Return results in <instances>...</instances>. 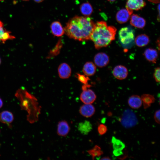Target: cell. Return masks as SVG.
<instances>
[{
  "label": "cell",
  "instance_id": "cell-16",
  "mask_svg": "<svg viewBox=\"0 0 160 160\" xmlns=\"http://www.w3.org/2000/svg\"><path fill=\"white\" fill-rule=\"evenodd\" d=\"M15 37L11 34V32L6 30L3 23L0 20V42L4 43L9 39H13Z\"/></svg>",
  "mask_w": 160,
  "mask_h": 160
},
{
  "label": "cell",
  "instance_id": "cell-18",
  "mask_svg": "<svg viewBox=\"0 0 160 160\" xmlns=\"http://www.w3.org/2000/svg\"><path fill=\"white\" fill-rule=\"evenodd\" d=\"M128 103L129 105L132 108L137 109L142 105V101L141 98L139 96L134 95L129 97Z\"/></svg>",
  "mask_w": 160,
  "mask_h": 160
},
{
  "label": "cell",
  "instance_id": "cell-13",
  "mask_svg": "<svg viewBox=\"0 0 160 160\" xmlns=\"http://www.w3.org/2000/svg\"><path fill=\"white\" fill-rule=\"evenodd\" d=\"M131 14L126 9H121L116 13V20L121 24L125 23L128 20Z\"/></svg>",
  "mask_w": 160,
  "mask_h": 160
},
{
  "label": "cell",
  "instance_id": "cell-33",
  "mask_svg": "<svg viewBox=\"0 0 160 160\" xmlns=\"http://www.w3.org/2000/svg\"><path fill=\"white\" fill-rule=\"evenodd\" d=\"M111 159L108 157H103L100 159V160H111Z\"/></svg>",
  "mask_w": 160,
  "mask_h": 160
},
{
  "label": "cell",
  "instance_id": "cell-27",
  "mask_svg": "<svg viewBox=\"0 0 160 160\" xmlns=\"http://www.w3.org/2000/svg\"><path fill=\"white\" fill-rule=\"evenodd\" d=\"M78 80L83 84H88V82L90 80L88 76L84 74H82L79 73H77L76 75Z\"/></svg>",
  "mask_w": 160,
  "mask_h": 160
},
{
  "label": "cell",
  "instance_id": "cell-2",
  "mask_svg": "<svg viewBox=\"0 0 160 160\" xmlns=\"http://www.w3.org/2000/svg\"><path fill=\"white\" fill-rule=\"evenodd\" d=\"M116 31L115 27L108 26L105 22L99 21L95 24L90 39L99 49L107 46L115 39Z\"/></svg>",
  "mask_w": 160,
  "mask_h": 160
},
{
  "label": "cell",
  "instance_id": "cell-15",
  "mask_svg": "<svg viewBox=\"0 0 160 160\" xmlns=\"http://www.w3.org/2000/svg\"><path fill=\"white\" fill-rule=\"evenodd\" d=\"M50 28L52 34L56 36H61L65 32L64 29L59 21L53 22L51 25Z\"/></svg>",
  "mask_w": 160,
  "mask_h": 160
},
{
  "label": "cell",
  "instance_id": "cell-11",
  "mask_svg": "<svg viewBox=\"0 0 160 160\" xmlns=\"http://www.w3.org/2000/svg\"><path fill=\"white\" fill-rule=\"evenodd\" d=\"M143 55L148 61L153 63H156L158 57V52L156 49L147 48L144 51Z\"/></svg>",
  "mask_w": 160,
  "mask_h": 160
},
{
  "label": "cell",
  "instance_id": "cell-3",
  "mask_svg": "<svg viewBox=\"0 0 160 160\" xmlns=\"http://www.w3.org/2000/svg\"><path fill=\"white\" fill-rule=\"evenodd\" d=\"M121 122L123 126L128 128L135 126L138 120L134 113L131 110L127 109L123 113Z\"/></svg>",
  "mask_w": 160,
  "mask_h": 160
},
{
  "label": "cell",
  "instance_id": "cell-12",
  "mask_svg": "<svg viewBox=\"0 0 160 160\" xmlns=\"http://www.w3.org/2000/svg\"><path fill=\"white\" fill-rule=\"evenodd\" d=\"M70 130V126L66 121L62 120L59 122L57 129V133L59 136H66L69 132Z\"/></svg>",
  "mask_w": 160,
  "mask_h": 160
},
{
  "label": "cell",
  "instance_id": "cell-24",
  "mask_svg": "<svg viewBox=\"0 0 160 160\" xmlns=\"http://www.w3.org/2000/svg\"><path fill=\"white\" fill-rule=\"evenodd\" d=\"M111 142L114 150L122 151L125 147V146L124 143L114 136L112 137Z\"/></svg>",
  "mask_w": 160,
  "mask_h": 160
},
{
  "label": "cell",
  "instance_id": "cell-7",
  "mask_svg": "<svg viewBox=\"0 0 160 160\" xmlns=\"http://www.w3.org/2000/svg\"><path fill=\"white\" fill-rule=\"evenodd\" d=\"M95 64L99 68H103L106 66L109 63V56L104 52H99L97 54L94 59Z\"/></svg>",
  "mask_w": 160,
  "mask_h": 160
},
{
  "label": "cell",
  "instance_id": "cell-38",
  "mask_svg": "<svg viewBox=\"0 0 160 160\" xmlns=\"http://www.w3.org/2000/svg\"><path fill=\"white\" fill-rule=\"evenodd\" d=\"M1 63V59H0V64Z\"/></svg>",
  "mask_w": 160,
  "mask_h": 160
},
{
  "label": "cell",
  "instance_id": "cell-29",
  "mask_svg": "<svg viewBox=\"0 0 160 160\" xmlns=\"http://www.w3.org/2000/svg\"><path fill=\"white\" fill-rule=\"evenodd\" d=\"M160 68L157 67L154 70L153 73V77L156 81L159 83L160 82Z\"/></svg>",
  "mask_w": 160,
  "mask_h": 160
},
{
  "label": "cell",
  "instance_id": "cell-26",
  "mask_svg": "<svg viewBox=\"0 0 160 160\" xmlns=\"http://www.w3.org/2000/svg\"><path fill=\"white\" fill-rule=\"evenodd\" d=\"M62 46V42L60 40L57 42L54 48L50 51L48 58H51L58 55L59 53Z\"/></svg>",
  "mask_w": 160,
  "mask_h": 160
},
{
  "label": "cell",
  "instance_id": "cell-35",
  "mask_svg": "<svg viewBox=\"0 0 160 160\" xmlns=\"http://www.w3.org/2000/svg\"><path fill=\"white\" fill-rule=\"evenodd\" d=\"M34 1H35L36 2H38V3H39L43 1L44 0H34Z\"/></svg>",
  "mask_w": 160,
  "mask_h": 160
},
{
  "label": "cell",
  "instance_id": "cell-36",
  "mask_svg": "<svg viewBox=\"0 0 160 160\" xmlns=\"http://www.w3.org/2000/svg\"><path fill=\"white\" fill-rule=\"evenodd\" d=\"M107 0L110 2H113L115 1L116 0Z\"/></svg>",
  "mask_w": 160,
  "mask_h": 160
},
{
  "label": "cell",
  "instance_id": "cell-25",
  "mask_svg": "<svg viewBox=\"0 0 160 160\" xmlns=\"http://www.w3.org/2000/svg\"><path fill=\"white\" fill-rule=\"evenodd\" d=\"M87 152L92 156L93 160L95 157H99L103 153L100 147L97 145H95L92 148L88 150Z\"/></svg>",
  "mask_w": 160,
  "mask_h": 160
},
{
  "label": "cell",
  "instance_id": "cell-20",
  "mask_svg": "<svg viewBox=\"0 0 160 160\" xmlns=\"http://www.w3.org/2000/svg\"><path fill=\"white\" fill-rule=\"evenodd\" d=\"M14 116L12 113L8 111H4L0 113V121L3 123L9 124L13 121Z\"/></svg>",
  "mask_w": 160,
  "mask_h": 160
},
{
  "label": "cell",
  "instance_id": "cell-14",
  "mask_svg": "<svg viewBox=\"0 0 160 160\" xmlns=\"http://www.w3.org/2000/svg\"><path fill=\"white\" fill-rule=\"evenodd\" d=\"M130 23L135 27L142 28L145 25V21L143 18L138 15L133 14L131 16Z\"/></svg>",
  "mask_w": 160,
  "mask_h": 160
},
{
  "label": "cell",
  "instance_id": "cell-6",
  "mask_svg": "<svg viewBox=\"0 0 160 160\" xmlns=\"http://www.w3.org/2000/svg\"><path fill=\"white\" fill-rule=\"evenodd\" d=\"M143 0H127L126 9L131 14L133 10H138L141 9L145 5Z\"/></svg>",
  "mask_w": 160,
  "mask_h": 160
},
{
  "label": "cell",
  "instance_id": "cell-34",
  "mask_svg": "<svg viewBox=\"0 0 160 160\" xmlns=\"http://www.w3.org/2000/svg\"><path fill=\"white\" fill-rule=\"evenodd\" d=\"M3 103L1 99L0 98V108L2 107Z\"/></svg>",
  "mask_w": 160,
  "mask_h": 160
},
{
  "label": "cell",
  "instance_id": "cell-30",
  "mask_svg": "<svg viewBox=\"0 0 160 160\" xmlns=\"http://www.w3.org/2000/svg\"><path fill=\"white\" fill-rule=\"evenodd\" d=\"M160 110H159L155 113L154 115V119L155 121L157 123L160 124Z\"/></svg>",
  "mask_w": 160,
  "mask_h": 160
},
{
  "label": "cell",
  "instance_id": "cell-8",
  "mask_svg": "<svg viewBox=\"0 0 160 160\" xmlns=\"http://www.w3.org/2000/svg\"><path fill=\"white\" fill-rule=\"evenodd\" d=\"M113 76L119 80L125 79L127 76L128 71L127 68L122 65H118L113 68Z\"/></svg>",
  "mask_w": 160,
  "mask_h": 160
},
{
  "label": "cell",
  "instance_id": "cell-22",
  "mask_svg": "<svg viewBox=\"0 0 160 160\" xmlns=\"http://www.w3.org/2000/svg\"><path fill=\"white\" fill-rule=\"evenodd\" d=\"M141 98L145 109L150 107L155 101L154 96L149 94H143L142 95Z\"/></svg>",
  "mask_w": 160,
  "mask_h": 160
},
{
  "label": "cell",
  "instance_id": "cell-32",
  "mask_svg": "<svg viewBox=\"0 0 160 160\" xmlns=\"http://www.w3.org/2000/svg\"><path fill=\"white\" fill-rule=\"evenodd\" d=\"M149 1L154 3H158L159 2L160 0H148Z\"/></svg>",
  "mask_w": 160,
  "mask_h": 160
},
{
  "label": "cell",
  "instance_id": "cell-39",
  "mask_svg": "<svg viewBox=\"0 0 160 160\" xmlns=\"http://www.w3.org/2000/svg\"><path fill=\"white\" fill-rule=\"evenodd\" d=\"M23 0V1H28L29 0Z\"/></svg>",
  "mask_w": 160,
  "mask_h": 160
},
{
  "label": "cell",
  "instance_id": "cell-21",
  "mask_svg": "<svg viewBox=\"0 0 160 160\" xmlns=\"http://www.w3.org/2000/svg\"><path fill=\"white\" fill-rule=\"evenodd\" d=\"M150 41L148 36L145 34H141L137 36L135 39V44L138 47H142L147 45Z\"/></svg>",
  "mask_w": 160,
  "mask_h": 160
},
{
  "label": "cell",
  "instance_id": "cell-17",
  "mask_svg": "<svg viewBox=\"0 0 160 160\" xmlns=\"http://www.w3.org/2000/svg\"><path fill=\"white\" fill-rule=\"evenodd\" d=\"M96 67L95 65L93 62H87L84 65L82 71L85 75L89 76L93 75L95 73Z\"/></svg>",
  "mask_w": 160,
  "mask_h": 160
},
{
  "label": "cell",
  "instance_id": "cell-1",
  "mask_svg": "<svg viewBox=\"0 0 160 160\" xmlns=\"http://www.w3.org/2000/svg\"><path fill=\"white\" fill-rule=\"evenodd\" d=\"M95 24L89 17L76 16L67 23L64 30L70 38L79 41L90 39Z\"/></svg>",
  "mask_w": 160,
  "mask_h": 160
},
{
  "label": "cell",
  "instance_id": "cell-10",
  "mask_svg": "<svg viewBox=\"0 0 160 160\" xmlns=\"http://www.w3.org/2000/svg\"><path fill=\"white\" fill-rule=\"evenodd\" d=\"M79 112L83 116L89 118L94 115L95 112V109L92 104H84L80 107Z\"/></svg>",
  "mask_w": 160,
  "mask_h": 160
},
{
  "label": "cell",
  "instance_id": "cell-4",
  "mask_svg": "<svg viewBox=\"0 0 160 160\" xmlns=\"http://www.w3.org/2000/svg\"><path fill=\"white\" fill-rule=\"evenodd\" d=\"M119 39L121 44L127 45L134 39L135 35L133 29L128 27L121 28L119 32Z\"/></svg>",
  "mask_w": 160,
  "mask_h": 160
},
{
  "label": "cell",
  "instance_id": "cell-5",
  "mask_svg": "<svg viewBox=\"0 0 160 160\" xmlns=\"http://www.w3.org/2000/svg\"><path fill=\"white\" fill-rule=\"evenodd\" d=\"M80 99L84 104H92L96 100V96L94 92L89 88L82 89Z\"/></svg>",
  "mask_w": 160,
  "mask_h": 160
},
{
  "label": "cell",
  "instance_id": "cell-37",
  "mask_svg": "<svg viewBox=\"0 0 160 160\" xmlns=\"http://www.w3.org/2000/svg\"><path fill=\"white\" fill-rule=\"evenodd\" d=\"M4 1V0H0V1Z\"/></svg>",
  "mask_w": 160,
  "mask_h": 160
},
{
  "label": "cell",
  "instance_id": "cell-31",
  "mask_svg": "<svg viewBox=\"0 0 160 160\" xmlns=\"http://www.w3.org/2000/svg\"><path fill=\"white\" fill-rule=\"evenodd\" d=\"M113 154L116 156H118L122 154V152L121 151L113 150Z\"/></svg>",
  "mask_w": 160,
  "mask_h": 160
},
{
  "label": "cell",
  "instance_id": "cell-19",
  "mask_svg": "<svg viewBox=\"0 0 160 160\" xmlns=\"http://www.w3.org/2000/svg\"><path fill=\"white\" fill-rule=\"evenodd\" d=\"M78 128V130L82 134L86 135L91 131L92 125L89 121H85L79 124Z\"/></svg>",
  "mask_w": 160,
  "mask_h": 160
},
{
  "label": "cell",
  "instance_id": "cell-28",
  "mask_svg": "<svg viewBox=\"0 0 160 160\" xmlns=\"http://www.w3.org/2000/svg\"><path fill=\"white\" fill-rule=\"evenodd\" d=\"M97 131L100 135H103L107 131V128L105 125L101 124L98 126Z\"/></svg>",
  "mask_w": 160,
  "mask_h": 160
},
{
  "label": "cell",
  "instance_id": "cell-9",
  "mask_svg": "<svg viewBox=\"0 0 160 160\" xmlns=\"http://www.w3.org/2000/svg\"><path fill=\"white\" fill-rule=\"evenodd\" d=\"M58 74L59 77L62 79H67L71 75V69L69 65L67 63H63L58 66Z\"/></svg>",
  "mask_w": 160,
  "mask_h": 160
},
{
  "label": "cell",
  "instance_id": "cell-23",
  "mask_svg": "<svg viewBox=\"0 0 160 160\" xmlns=\"http://www.w3.org/2000/svg\"><path fill=\"white\" fill-rule=\"evenodd\" d=\"M80 10L81 13L85 16L89 17L92 13L93 8L89 3L86 2L81 5Z\"/></svg>",
  "mask_w": 160,
  "mask_h": 160
},
{
  "label": "cell",
  "instance_id": "cell-40",
  "mask_svg": "<svg viewBox=\"0 0 160 160\" xmlns=\"http://www.w3.org/2000/svg\"></svg>",
  "mask_w": 160,
  "mask_h": 160
}]
</instances>
